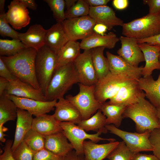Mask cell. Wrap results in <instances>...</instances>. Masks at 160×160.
Instances as JSON below:
<instances>
[{
	"label": "cell",
	"mask_w": 160,
	"mask_h": 160,
	"mask_svg": "<svg viewBox=\"0 0 160 160\" xmlns=\"http://www.w3.org/2000/svg\"><path fill=\"white\" fill-rule=\"evenodd\" d=\"M37 53V51L34 49L26 48L15 55L0 57L16 78L39 89L35 68Z\"/></svg>",
	"instance_id": "1"
},
{
	"label": "cell",
	"mask_w": 160,
	"mask_h": 160,
	"mask_svg": "<svg viewBox=\"0 0 160 160\" xmlns=\"http://www.w3.org/2000/svg\"><path fill=\"white\" fill-rule=\"evenodd\" d=\"M123 118H129L135 123L138 133L151 131L160 127L156 108L145 98L137 103L127 106L123 114Z\"/></svg>",
	"instance_id": "2"
},
{
	"label": "cell",
	"mask_w": 160,
	"mask_h": 160,
	"mask_svg": "<svg viewBox=\"0 0 160 160\" xmlns=\"http://www.w3.org/2000/svg\"><path fill=\"white\" fill-rule=\"evenodd\" d=\"M79 82L73 62L55 69L45 95L47 101L64 97L74 84Z\"/></svg>",
	"instance_id": "3"
},
{
	"label": "cell",
	"mask_w": 160,
	"mask_h": 160,
	"mask_svg": "<svg viewBox=\"0 0 160 160\" xmlns=\"http://www.w3.org/2000/svg\"><path fill=\"white\" fill-rule=\"evenodd\" d=\"M122 34L125 36L137 39L147 38L160 33V14H148L124 23Z\"/></svg>",
	"instance_id": "4"
},
{
	"label": "cell",
	"mask_w": 160,
	"mask_h": 160,
	"mask_svg": "<svg viewBox=\"0 0 160 160\" xmlns=\"http://www.w3.org/2000/svg\"><path fill=\"white\" fill-rule=\"evenodd\" d=\"M56 57L55 53L45 45L37 51L36 75L40 89L44 95L55 70Z\"/></svg>",
	"instance_id": "5"
},
{
	"label": "cell",
	"mask_w": 160,
	"mask_h": 160,
	"mask_svg": "<svg viewBox=\"0 0 160 160\" xmlns=\"http://www.w3.org/2000/svg\"><path fill=\"white\" fill-rule=\"evenodd\" d=\"M79 92L76 95H67L65 98L73 104L80 112L82 120H86L99 110L102 104L96 99L95 86L79 84Z\"/></svg>",
	"instance_id": "6"
},
{
	"label": "cell",
	"mask_w": 160,
	"mask_h": 160,
	"mask_svg": "<svg viewBox=\"0 0 160 160\" xmlns=\"http://www.w3.org/2000/svg\"><path fill=\"white\" fill-rule=\"evenodd\" d=\"M60 124L62 132L78 154H84L83 144L86 139H89L96 143L100 140H108L109 142L116 141L113 138L101 137L100 136L102 133L101 132L93 134H88L83 129L72 122H62Z\"/></svg>",
	"instance_id": "7"
},
{
	"label": "cell",
	"mask_w": 160,
	"mask_h": 160,
	"mask_svg": "<svg viewBox=\"0 0 160 160\" xmlns=\"http://www.w3.org/2000/svg\"><path fill=\"white\" fill-rule=\"evenodd\" d=\"M133 80L124 75L114 74L109 72L98 80L94 85L96 99L101 104L105 102L107 100L114 97L123 85Z\"/></svg>",
	"instance_id": "8"
},
{
	"label": "cell",
	"mask_w": 160,
	"mask_h": 160,
	"mask_svg": "<svg viewBox=\"0 0 160 160\" xmlns=\"http://www.w3.org/2000/svg\"><path fill=\"white\" fill-rule=\"evenodd\" d=\"M105 127L110 132L121 138L129 150L134 154L153 150L149 140L151 131L142 133L129 132L120 129L113 124H107Z\"/></svg>",
	"instance_id": "9"
},
{
	"label": "cell",
	"mask_w": 160,
	"mask_h": 160,
	"mask_svg": "<svg viewBox=\"0 0 160 160\" xmlns=\"http://www.w3.org/2000/svg\"><path fill=\"white\" fill-rule=\"evenodd\" d=\"M62 23L69 40L72 41L82 40L90 36L96 23L89 15L65 19Z\"/></svg>",
	"instance_id": "10"
},
{
	"label": "cell",
	"mask_w": 160,
	"mask_h": 160,
	"mask_svg": "<svg viewBox=\"0 0 160 160\" xmlns=\"http://www.w3.org/2000/svg\"><path fill=\"white\" fill-rule=\"evenodd\" d=\"M145 97V93L139 87L137 80L134 79L123 85L116 95L108 102L127 107L137 103Z\"/></svg>",
	"instance_id": "11"
},
{
	"label": "cell",
	"mask_w": 160,
	"mask_h": 160,
	"mask_svg": "<svg viewBox=\"0 0 160 160\" xmlns=\"http://www.w3.org/2000/svg\"><path fill=\"white\" fill-rule=\"evenodd\" d=\"M77 73L79 83L87 86L94 85L98 80L93 64L91 49L84 50L73 62Z\"/></svg>",
	"instance_id": "12"
},
{
	"label": "cell",
	"mask_w": 160,
	"mask_h": 160,
	"mask_svg": "<svg viewBox=\"0 0 160 160\" xmlns=\"http://www.w3.org/2000/svg\"><path fill=\"white\" fill-rule=\"evenodd\" d=\"M8 97L18 108L28 111L37 117L47 114L54 110L57 100L42 101L31 99L19 97L7 94Z\"/></svg>",
	"instance_id": "13"
},
{
	"label": "cell",
	"mask_w": 160,
	"mask_h": 160,
	"mask_svg": "<svg viewBox=\"0 0 160 160\" xmlns=\"http://www.w3.org/2000/svg\"><path fill=\"white\" fill-rule=\"evenodd\" d=\"M119 39L121 46L117 51L119 55L136 67H138L140 63L145 61L143 53L139 46L137 39L122 36Z\"/></svg>",
	"instance_id": "14"
},
{
	"label": "cell",
	"mask_w": 160,
	"mask_h": 160,
	"mask_svg": "<svg viewBox=\"0 0 160 160\" xmlns=\"http://www.w3.org/2000/svg\"><path fill=\"white\" fill-rule=\"evenodd\" d=\"M110 73L114 74H122L136 80L142 76L143 67L133 66L119 55L106 52Z\"/></svg>",
	"instance_id": "15"
},
{
	"label": "cell",
	"mask_w": 160,
	"mask_h": 160,
	"mask_svg": "<svg viewBox=\"0 0 160 160\" xmlns=\"http://www.w3.org/2000/svg\"><path fill=\"white\" fill-rule=\"evenodd\" d=\"M5 91L8 94L19 97L47 101L45 96L40 89H36L16 78L9 81Z\"/></svg>",
	"instance_id": "16"
},
{
	"label": "cell",
	"mask_w": 160,
	"mask_h": 160,
	"mask_svg": "<svg viewBox=\"0 0 160 160\" xmlns=\"http://www.w3.org/2000/svg\"><path fill=\"white\" fill-rule=\"evenodd\" d=\"M8 7L6 18L14 28L20 30L29 23L31 18L28 10L19 0L11 1Z\"/></svg>",
	"instance_id": "17"
},
{
	"label": "cell",
	"mask_w": 160,
	"mask_h": 160,
	"mask_svg": "<svg viewBox=\"0 0 160 160\" xmlns=\"http://www.w3.org/2000/svg\"><path fill=\"white\" fill-rule=\"evenodd\" d=\"M89 15L97 23L105 25L110 30L115 26H121L123 21L117 17L113 9L107 6L90 7Z\"/></svg>",
	"instance_id": "18"
},
{
	"label": "cell",
	"mask_w": 160,
	"mask_h": 160,
	"mask_svg": "<svg viewBox=\"0 0 160 160\" xmlns=\"http://www.w3.org/2000/svg\"><path fill=\"white\" fill-rule=\"evenodd\" d=\"M58 100L53 114L56 119L60 122H69L78 124L82 119L77 109L66 98H61Z\"/></svg>",
	"instance_id": "19"
},
{
	"label": "cell",
	"mask_w": 160,
	"mask_h": 160,
	"mask_svg": "<svg viewBox=\"0 0 160 160\" xmlns=\"http://www.w3.org/2000/svg\"><path fill=\"white\" fill-rule=\"evenodd\" d=\"M118 141L97 144L91 140H85L83 144L85 160H103L119 143Z\"/></svg>",
	"instance_id": "20"
},
{
	"label": "cell",
	"mask_w": 160,
	"mask_h": 160,
	"mask_svg": "<svg viewBox=\"0 0 160 160\" xmlns=\"http://www.w3.org/2000/svg\"><path fill=\"white\" fill-rule=\"evenodd\" d=\"M47 30L39 24L31 25L25 33H20L19 39L26 48L37 51L45 45Z\"/></svg>",
	"instance_id": "21"
},
{
	"label": "cell",
	"mask_w": 160,
	"mask_h": 160,
	"mask_svg": "<svg viewBox=\"0 0 160 160\" xmlns=\"http://www.w3.org/2000/svg\"><path fill=\"white\" fill-rule=\"evenodd\" d=\"M69 41L62 23H57L47 30L45 45L56 55Z\"/></svg>",
	"instance_id": "22"
},
{
	"label": "cell",
	"mask_w": 160,
	"mask_h": 160,
	"mask_svg": "<svg viewBox=\"0 0 160 160\" xmlns=\"http://www.w3.org/2000/svg\"><path fill=\"white\" fill-rule=\"evenodd\" d=\"M119 40L116 34L113 32L101 35L94 32L90 36L82 40L80 45L81 49L84 50L99 47L111 49L114 48Z\"/></svg>",
	"instance_id": "23"
},
{
	"label": "cell",
	"mask_w": 160,
	"mask_h": 160,
	"mask_svg": "<svg viewBox=\"0 0 160 160\" xmlns=\"http://www.w3.org/2000/svg\"><path fill=\"white\" fill-rule=\"evenodd\" d=\"M143 53L145 64L142 70L143 77L151 75L153 71L160 70V62L159 60L160 46L152 45L146 43L138 44Z\"/></svg>",
	"instance_id": "24"
},
{
	"label": "cell",
	"mask_w": 160,
	"mask_h": 160,
	"mask_svg": "<svg viewBox=\"0 0 160 160\" xmlns=\"http://www.w3.org/2000/svg\"><path fill=\"white\" fill-rule=\"evenodd\" d=\"M44 136V148L59 156H63L74 150L62 131Z\"/></svg>",
	"instance_id": "25"
},
{
	"label": "cell",
	"mask_w": 160,
	"mask_h": 160,
	"mask_svg": "<svg viewBox=\"0 0 160 160\" xmlns=\"http://www.w3.org/2000/svg\"><path fill=\"white\" fill-rule=\"evenodd\" d=\"M33 119L32 115L28 111L18 108L14 139L11 148L12 152L23 141L26 134L32 128Z\"/></svg>",
	"instance_id": "26"
},
{
	"label": "cell",
	"mask_w": 160,
	"mask_h": 160,
	"mask_svg": "<svg viewBox=\"0 0 160 160\" xmlns=\"http://www.w3.org/2000/svg\"><path fill=\"white\" fill-rule=\"evenodd\" d=\"M32 128L44 136L62 131L60 122L53 115L47 114L33 118Z\"/></svg>",
	"instance_id": "27"
},
{
	"label": "cell",
	"mask_w": 160,
	"mask_h": 160,
	"mask_svg": "<svg viewBox=\"0 0 160 160\" xmlns=\"http://www.w3.org/2000/svg\"><path fill=\"white\" fill-rule=\"evenodd\" d=\"M140 88L145 92L149 101L156 108L160 106V73L155 80L151 75L137 80Z\"/></svg>",
	"instance_id": "28"
},
{
	"label": "cell",
	"mask_w": 160,
	"mask_h": 160,
	"mask_svg": "<svg viewBox=\"0 0 160 160\" xmlns=\"http://www.w3.org/2000/svg\"><path fill=\"white\" fill-rule=\"evenodd\" d=\"M80 43L69 40L56 55L55 70L73 62L80 54Z\"/></svg>",
	"instance_id": "29"
},
{
	"label": "cell",
	"mask_w": 160,
	"mask_h": 160,
	"mask_svg": "<svg viewBox=\"0 0 160 160\" xmlns=\"http://www.w3.org/2000/svg\"><path fill=\"white\" fill-rule=\"evenodd\" d=\"M127 107L124 105L110 104L105 102L101 104L99 110L106 117L107 124H113L118 128L124 118L123 114Z\"/></svg>",
	"instance_id": "30"
},
{
	"label": "cell",
	"mask_w": 160,
	"mask_h": 160,
	"mask_svg": "<svg viewBox=\"0 0 160 160\" xmlns=\"http://www.w3.org/2000/svg\"><path fill=\"white\" fill-rule=\"evenodd\" d=\"M105 48L104 47H99L91 49L92 62L98 80L110 72L108 60L104 55Z\"/></svg>",
	"instance_id": "31"
},
{
	"label": "cell",
	"mask_w": 160,
	"mask_h": 160,
	"mask_svg": "<svg viewBox=\"0 0 160 160\" xmlns=\"http://www.w3.org/2000/svg\"><path fill=\"white\" fill-rule=\"evenodd\" d=\"M77 124L86 132L93 131L106 133L108 131L105 127L107 125L106 117L100 110L90 118L86 120H82Z\"/></svg>",
	"instance_id": "32"
},
{
	"label": "cell",
	"mask_w": 160,
	"mask_h": 160,
	"mask_svg": "<svg viewBox=\"0 0 160 160\" xmlns=\"http://www.w3.org/2000/svg\"><path fill=\"white\" fill-rule=\"evenodd\" d=\"M18 108L8 96L5 91L0 96V124L15 121L17 118Z\"/></svg>",
	"instance_id": "33"
},
{
	"label": "cell",
	"mask_w": 160,
	"mask_h": 160,
	"mask_svg": "<svg viewBox=\"0 0 160 160\" xmlns=\"http://www.w3.org/2000/svg\"><path fill=\"white\" fill-rule=\"evenodd\" d=\"M26 48L25 45L19 39H0V56L14 55Z\"/></svg>",
	"instance_id": "34"
},
{
	"label": "cell",
	"mask_w": 160,
	"mask_h": 160,
	"mask_svg": "<svg viewBox=\"0 0 160 160\" xmlns=\"http://www.w3.org/2000/svg\"><path fill=\"white\" fill-rule=\"evenodd\" d=\"M23 141L35 153L45 147L44 136L32 128L26 134Z\"/></svg>",
	"instance_id": "35"
},
{
	"label": "cell",
	"mask_w": 160,
	"mask_h": 160,
	"mask_svg": "<svg viewBox=\"0 0 160 160\" xmlns=\"http://www.w3.org/2000/svg\"><path fill=\"white\" fill-rule=\"evenodd\" d=\"M90 7L84 0H78L70 9L65 12L66 19L89 15Z\"/></svg>",
	"instance_id": "36"
},
{
	"label": "cell",
	"mask_w": 160,
	"mask_h": 160,
	"mask_svg": "<svg viewBox=\"0 0 160 160\" xmlns=\"http://www.w3.org/2000/svg\"><path fill=\"white\" fill-rule=\"evenodd\" d=\"M134 154L129 150L125 143L122 141L119 142L106 158L109 160H132Z\"/></svg>",
	"instance_id": "37"
},
{
	"label": "cell",
	"mask_w": 160,
	"mask_h": 160,
	"mask_svg": "<svg viewBox=\"0 0 160 160\" xmlns=\"http://www.w3.org/2000/svg\"><path fill=\"white\" fill-rule=\"evenodd\" d=\"M53 12L54 18L57 23H62L65 19V0H44Z\"/></svg>",
	"instance_id": "38"
},
{
	"label": "cell",
	"mask_w": 160,
	"mask_h": 160,
	"mask_svg": "<svg viewBox=\"0 0 160 160\" xmlns=\"http://www.w3.org/2000/svg\"><path fill=\"white\" fill-rule=\"evenodd\" d=\"M12 153L15 160H33L35 154L23 141Z\"/></svg>",
	"instance_id": "39"
},
{
	"label": "cell",
	"mask_w": 160,
	"mask_h": 160,
	"mask_svg": "<svg viewBox=\"0 0 160 160\" xmlns=\"http://www.w3.org/2000/svg\"><path fill=\"white\" fill-rule=\"evenodd\" d=\"M5 12L0 14V34L3 36H8L12 39H19V33L12 28L9 25Z\"/></svg>",
	"instance_id": "40"
},
{
	"label": "cell",
	"mask_w": 160,
	"mask_h": 160,
	"mask_svg": "<svg viewBox=\"0 0 160 160\" xmlns=\"http://www.w3.org/2000/svg\"><path fill=\"white\" fill-rule=\"evenodd\" d=\"M149 140L153 147V155L160 160V127L151 131Z\"/></svg>",
	"instance_id": "41"
},
{
	"label": "cell",
	"mask_w": 160,
	"mask_h": 160,
	"mask_svg": "<svg viewBox=\"0 0 160 160\" xmlns=\"http://www.w3.org/2000/svg\"><path fill=\"white\" fill-rule=\"evenodd\" d=\"M63 157L59 156L44 148L35 153L33 160H60Z\"/></svg>",
	"instance_id": "42"
},
{
	"label": "cell",
	"mask_w": 160,
	"mask_h": 160,
	"mask_svg": "<svg viewBox=\"0 0 160 160\" xmlns=\"http://www.w3.org/2000/svg\"><path fill=\"white\" fill-rule=\"evenodd\" d=\"M143 3L149 7L148 14L151 15L160 14V0H144Z\"/></svg>",
	"instance_id": "43"
},
{
	"label": "cell",
	"mask_w": 160,
	"mask_h": 160,
	"mask_svg": "<svg viewBox=\"0 0 160 160\" xmlns=\"http://www.w3.org/2000/svg\"><path fill=\"white\" fill-rule=\"evenodd\" d=\"M13 143L12 140H6L3 148L4 152L0 156V160H15L12 156L11 150Z\"/></svg>",
	"instance_id": "44"
},
{
	"label": "cell",
	"mask_w": 160,
	"mask_h": 160,
	"mask_svg": "<svg viewBox=\"0 0 160 160\" xmlns=\"http://www.w3.org/2000/svg\"><path fill=\"white\" fill-rule=\"evenodd\" d=\"M0 76L9 81L16 77L12 73L0 57Z\"/></svg>",
	"instance_id": "45"
},
{
	"label": "cell",
	"mask_w": 160,
	"mask_h": 160,
	"mask_svg": "<svg viewBox=\"0 0 160 160\" xmlns=\"http://www.w3.org/2000/svg\"><path fill=\"white\" fill-rule=\"evenodd\" d=\"M137 40L138 44L146 43L150 45L160 46V33L147 38Z\"/></svg>",
	"instance_id": "46"
},
{
	"label": "cell",
	"mask_w": 160,
	"mask_h": 160,
	"mask_svg": "<svg viewBox=\"0 0 160 160\" xmlns=\"http://www.w3.org/2000/svg\"><path fill=\"white\" fill-rule=\"evenodd\" d=\"M60 160H85V159L84 154H78L73 150L63 157Z\"/></svg>",
	"instance_id": "47"
},
{
	"label": "cell",
	"mask_w": 160,
	"mask_h": 160,
	"mask_svg": "<svg viewBox=\"0 0 160 160\" xmlns=\"http://www.w3.org/2000/svg\"><path fill=\"white\" fill-rule=\"evenodd\" d=\"M132 160H159L154 155L140 153L134 154Z\"/></svg>",
	"instance_id": "48"
},
{
	"label": "cell",
	"mask_w": 160,
	"mask_h": 160,
	"mask_svg": "<svg viewBox=\"0 0 160 160\" xmlns=\"http://www.w3.org/2000/svg\"><path fill=\"white\" fill-rule=\"evenodd\" d=\"M89 7H97L107 5L110 0H84Z\"/></svg>",
	"instance_id": "49"
},
{
	"label": "cell",
	"mask_w": 160,
	"mask_h": 160,
	"mask_svg": "<svg viewBox=\"0 0 160 160\" xmlns=\"http://www.w3.org/2000/svg\"><path fill=\"white\" fill-rule=\"evenodd\" d=\"M112 4L116 9L123 10L127 7L129 1L127 0H113L112 1Z\"/></svg>",
	"instance_id": "50"
},
{
	"label": "cell",
	"mask_w": 160,
	"mask_h": 160,
	"mask_svg": "<svg viewBox=\"0 0 160 160\" xmlns=\"http://www.w3.org/2000/svg\"><path fill=\"white\" fill-rule=\"evenodd\" d=\"M108 28L105 25L100 23H97L94 26V31L100 35H104L107 31Z\"/></svg>",
	"instance_id": "51"
},
{
	"label": "cell",
	"mask_w": 160,
	"mask_h": 160,
	"mask_svg": "<svg viewBox=\"0 0 160 160\" xmlns=\"http://www.w3.org/2000/svg\"><path fill=\"white\" fill-rule=\"evenodd\" d=\"M20 2L27 8L32 10L37 9V5L34 0H19Z\"/></svg>",
	"instance_id": "52"
},
{
	"label": "cell",
	"mask_w": 160,
	"mask_h": 160,
	"mask_svg": "<svg viewBox=\"0 0 160 160\" xmlns=\"http://www.w3.org/2000/svg\"><path fill=\"white\" fill-rule=\"evenodd\" d=\"M9 83L6 79L0 77V96H1L6 90Z\"/></svg>",
	"instance_id": "53"
},
{
	"label": "cell",
	"mask_w": 160,
	"mask_h": 160,
	"mask_svg": "<svg viewBox=\"0 0 160 160\" xmlns=\"http://www.w3.org/2000/svg\"><path fill=\"white\" fill-rule=\"evenodd\" d=\"M3 124H0V140L3 143L5 142L6 140L4 138L6 135L4 134V132L7 130L8 129L3 126Z\"/></svg>",
	"instance_id": "54"
},
{
	"label": "cell",
	"mask_w": 160,
	"mask_h": 160,
	"mask_svg": "<svg viewBox=\"0 0 160 160\" xmlns=\"http://www.w3.org/2000/svg\"><path fill=\"white\" fill-rule=\"evenodd\" d=\"M77 1V0H65V7L66 9V10L72 7Z\"/></svg>",
	"instance_id": "55"
},
{
	"label": "cell",
	"mask_w": 160,
	"mask_h": 160,
	"mask_svg": "<svg viewBox=\"0 0 160 160\" xmlns=\"http://www.w3.org/2000/svg\"><path fill=\"white\" fill-rule=\"evenodd\" d=\"M5 2V0H0V14L2 13L5 12L4 10Z\"/></svg>",
	"instance_id": "56"
},
{
	"label": "cell",
	"mask_w": 160,
	"mask_h": 160,
	"mask_svg": "<svg viewBox=\"0 0 160 160\" xmlns=\"http://www.w3.org/2000/svg\"><path fill=\"white\" fill-rule=\"evenodd\" d=\"M157 116L160 123V106L156 108Z\"/></svg>",
	"instance_id": "57"
},
{
	"label": "cell",
	"mask_w": 160,
	"mask_h": 160,
	"mask_svg": "<svg viewBox=\"0 0 160 160\" xmlns=\"http://www.w3.org/2000/svg\"><path fill=\"white\" fill-rule=\"evenodd\" d=\"M159 61L160 62V52L159 53Z\"/></svg>",
	"instance_id": "58"
}]
</instances>
